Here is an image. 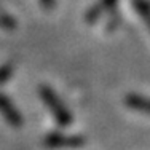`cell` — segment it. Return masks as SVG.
<instances>
[{
    "mask_svg": "<svg viewBox=\"0 0 150 150\" xmlns=\"http://www.w3.org/2000/svg\"><path fill=\"white\" fill-rule=\"evenodd\" d=\"M43 96H45L46 102H48V104H51V107L54 109V113H56V117L59 118L61 123H69V115H67L62 109H59V107H58V102H56V99L51 96V93L43 91Z\"/></svg>",
    "mask_w": 150,
    "mask_h": 150,
    "instance_id": "obj_1",
    "label": "cell"
},
{
    "mask_svg": "<svg viewBox=\"0 0 150 150\" xmlns=\"http://www.w3.org/2000/svg\"><path fill=\"white\" fill-rule=\"evenodd\" d=\"M128 104L133 105L134 109L144 110V112H150V101L144 98H128Z\"/></svg>",
    "mask_w": 150,
    "mask_h": 150,
    "instance_id": "obj_2",
    "label": "cell"
}]
</instances>
